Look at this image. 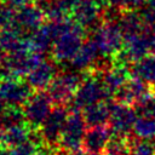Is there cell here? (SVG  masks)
<instances>
[{
  "label": "cell",
  "instance_id": "cell-1",
  "mask_svg": "<svg viewBox=\"0 0 155 155\" xmlns=\"http://www.w3.org/2000/svg\"><path fill=\"white\" fill-rule=\"evenodd\" d=\"M54 22V21H53ZM56 38L52 45V56L57 62H70L84 44L85 28L74 19L56 21Z\"/></svg>",
  "mask_w": 155,
  "mask_h": 155
},
{
  "label": "cell",
  "instance_id": "cell-2",
  "mask_svg": "<svg viewBox=\"0 0 155 155\" xmlns=\"http://www.w3.org/2000/svg\"><path fill=\"white\" fill-rule=\"evenodd\" d=\"M97 46L101 56L113 57L124 46L125 38L117 22L102 21L94 29L90 38Z\"/></svg>",
  "mask_w": 155,
  "mask_h": 155
},
{
  "label": "cell",
  "instance_id": "cell-3",
  "mask_svg": "<svg viewBox=\"0 0 155 155\" xmlns=\"http://www.w3.org/2000/svg\"><path fill=\"white\" fill-rule=\"evenodd\" d=\"M109 98H110V94L108 93L103 84L102 74L94 70H88V74L85 75L71 102L74 104V108L84 109L90 104H93L99 101L109 99Z\"/></svg>",
  "mask_w": 155,
  "mask_h": 155
},
{
  "label": "cell",
  "instance_id": "cell-4",
  "mask_svg": "<svg viewBox=\"0 0 155 155\" xmlns=\"http://www.w3.org/2000/svg\"><path fill=\"white\" fill-rule=\"evenodd\" d=\"M86 130H87V124L84 119L82 111H80V109L74 108L68 115L62 133L59 149L67 151L70 155L82 151V142Z\"/></svg>",
  "mask_w": 155,
  "mask_h": 155
},
{
  "label": "cell",
  "instance_id": "cell-5",
  "mask_svg": "<svg viewBox=\"0 0 155 155\" xmlns=\"http://www.w3.org/2000/svg\"><path fill=\"white\" fill-rule=\"evenodd\" d=\"M84 78L85 75H82V71L75 69L65 70L58 74L47 88V93L51 101L56 105H64L73 101V97Z\"/></svg>",
  "mask_w": 155,
  "mask_h": 155
},
{
  "label": "cell",
  "instance_id": "cell-6",
  "mask_svg": "<svg viewBox=\"0 0 155 155\" xmlns=\"http://www.w3.org/2000/svg\"><path fill=\"white\" fill-rule=\"evenodd\" d=\"M68 115L69 111L64 105H56L54 108H52L47 119L44 121L39 132L41 134L44 145L47 149H59V143Z\"/></svg>",
  "mask_w": 155,
  "mask_h": 155
},
{
  "label": "cell",
  "instance_id": "cell-7",
  "mask_svg": "<svg viewBox=\"0 0 155 155\" xmlns=\"http://www.w3.org/2000/svg\"><path fill=\"white\" fill-rule=\"evenodd\" d=\"M48 93L38 91L33 93L29 99L23 104V113L25 121L31 130H40L44 121L47 119L48 114L52 110V104Z\"/></svg>",
  "mask_w": 155,
  "mask_h": 155
},
{
  "label": "cell",
  "instance_id": "cell-8",
  "mask_svg": "<svg viewBox=\"0 0 155 155\" xmlns=\"http://www.w3.org/2000/svg\"><path fill=\"white\" fill-rule=\"evenodd\" d=\"M45 17L44 10L38 4H27L16 11L13 25L23 34L30 36L44 24Z\"/></svg>",
  "mask_w": 155,
  "mask_h": 155
},
{
  "label": "cell",
  "instance_id": "cell-9",
  "mask_svg": "<svg viewBox=\"0 0 155 155\" xmlns=\"http://www.w3.org/2000/svg\"><path fill=\"white\" fill-rule=\"evenodd\" d=\"M33 88L21 78H10L0 81V97L6 105H23L31 93Z\"/></svg>",
  "mask_w": 155,
  "mask_h": 155
},
{
  "label": "cell",
  "instance_id": "cell-10",
  "mask_svg": "<svg viewBox=\"0 0 155 155\" xmlns=\"http://www.w3.org/2000/svg\"><path fill=\"white\" fill-rule=\"evenodd\" d=\"M137 120V110L128 104L115 103L111 104V111L109 117V126L114 134L127 136L134 126Z\"/></svg>",
  "mask_w": 155,
  "mask_h": 155
},
{
  "label": "cell",
  "instance_id": "cell-11",
  "mask_svg": "<svg viewBox=\"0 0 155 155\" xmlns=\"http://www.w3.org/2000/svg\"><path fill=\"white\" fill-rule=\"evenodd\" d=\"M71 16V19L81 27L94 29L103 21V7H101V2L97 0H81L74 6Z\"/></svg>",
  "mask_w": 155,
  "mask_h": 155
},
{
  "label": "cell",
  "instance_id": "cell-12",
  "mask_svg": "<svg viewBox=\"0 0 155 155\" xmlns=\"http://www.w3.org/2000/svg\"><path fill=\"white\" fill-rule=\"evenodd\" d=\"M111 137L113 131L110 126H91L86 130L82 142V151L87 154H104Z\"/></svg>",
  "mask_w": 155,
  "mask_h": 155
},
{
  "label": "cell",
  "instance_id": "cell-13",
  "mask_svg": "<svg viewBox=\"0 0 155 155\" xmlns=\"http://www.w3.org/2000/svg\"><path fill=\"white\" fill-rule=\"evenodd\" d=\"M18 51H34L30 36L23 34L15 25L0 30V52L11 53Z\"/></svg>",
  "mask_w": 155,
  "mask_h": 155
},
{
  "label": "cell",
  "instance_id": "cell-14",
  "mask_svg": "<svg viewBox=\"0 0 155 155\" xmlns=\"http://www.w3.org/2000/svg\"><path fill=\"white\" fill-rule=\"evenodd\" d=\"M57 67L53 62L44 59L27 75V82L35 91H44L48 88L57 76Z\"/></svg>",
  "mask_w": 155,
  "mask_h": 155
},
{
  "label": "cell",
  "instance_id": "cell-15",
  "mask_svg": "<svg viewBox=\"0 0 155 155\" xmlns=\"http://www.w3.org/2000/svg\"><path fill=\"white\" fill-rule=\"evenodd\" d=\"M102 56H101L97 46L94 45V42L91 39H88V40L84 41V44L81 45V47L79 48L76 54L70 61L71 68L75 70H79V71L91 70L96 65L97 61Z\"/></svg>",
  "mask_w": 155,
  "mask_h": 155
},
{
  "label": "cell",
  "instance_id": "cell-16",
  "mask_svg": "<svg viewBox=\"0 0 155 155\" xmlns=\"http://www.w3.org/2000/svg\"><path fill=\"white\" fill-rule=\"evenodd\" d=\"M130 68L131 67L113 64L108 70H105L102 74L103 84H104L108 93L110 94V97H114V94L128 81V79L131 78Z\"/></svg>",
  "mask_w": 155,
  "mask_h": 155
},
{
  "label": "cell",
  "instance_id": "cell-17",
  "mask_svg": "<svg viewBox=\"0 0 155 155\" xmlns=\"http://www.w3.org/2000/svg\"><path fill=\"white\" fill-rule=\"evenodd\" d=\"M110 111H111V104H109L108 99H104L84 108L82 115L88 127L101 126V125H107V122H109Z\"/></svg>",
  "mask_w": 155,
  "mask_h": 155
},
{
  "label": "cell",
  "instance_id": "cell-18",
  "mask_svg": "<svg viewBox=\"0 0 155 155\" xmlns=\"http://www.w3.org/2000/svg\"><path fill=\"white\" fill-rule=\"evenodd\" d=\"M117 23L125 39L142 34L149 29L147 28L145 23L140 17V13L137 12V10H125Z\"/></svg>",
  "mask_w": 155,
  "mask_h": 155
},
{
  "label": "cell",
  "instance_id": "cell-19",
  "mask_svg": "<svg viewBox=\"0 0 155 155\" xmlns=\"http://www.w3.org/2000/svg\"><path fill=\"white\" fill-rule=\"evenodd\" d=\"M56 38V23L51 21L50 23H44L34 34L30 35V41L33 50L44 53L48 48H52Z\"/></svg>",
  "mask_w": 155,
  "mask_h": 155
},
{
  "label": "cell",
  "instance_id": "cell-20",
  "mask_svg": "<svg viewBox=\"0 0 155 155\" xmlns=\"http://www.w3.org/2000/svg\"><path fill=\"white\" fill-rule=\"evenodd\" d=\"M131 76L138 78L149 85H155V53L148 54L131 65Z\"/></svg>",
  "mask_w": 155,
  "mask_h": 155
},
{
  "label": "cell",
  "instance_id": "cell-21",
  "mask_svg": "<svg viewBox=\"0 0 155 155\" xmlns=\"http://www.w3.org/2000/svg\"><path fill=\"white\" fill-rule=\"evenodd\" d=\"M31 133H33V130L28 126V124L6 128V130H4L2 145L6 147L7 149L17 147V145L29 140L31 138Z\"/></svg>",
  "mask_w": 155,
  "mask_h": 155
},
{
  "label": "cell",
  "instance_id": "cell-22",
  "mask_svg": "<svg viewBox=\"0 0 155 155\" xmlns=\"http://www.w3.org/2000/svg\"><path fill=\"white\" fill-rule=\"evenodd\" d=\"M132 132L137 139L149 140L155 138V116L138 115Z\"/></svg>",
  "mask_w": 155,
  "mask_h": 155
},
{
  "label": "cell",
  "instance_id": "cell-23",
  "mask_svg": "<svg viewBox=\"0 0 155 155\" xmlns=\"http://www.w3.org/2000/svg\"><path fill=\"white\" fill-rule=\"evenodd\" d=\"M1 125L4 130L27 124L23 108L19 105H5L1 109Z\"/></svg>",
  "mask_w": 155,
  "mask_h": 155
},
{
  "label": "cell",
  "instance_id": "cell-24",
  "mask_svg": "<svg viewBox=\"0 0 155 155\" xmlns=\"http://www.w3.org/2000/svg\"><path fill=\"white\" fill-rule=\"evenodd\" d=\"M130 151L131 139L126 136L113 134L104 150V155H130Z\"/></svg>",
  "mask_w": 155,
  "mask_h": 155
},
{
  "label": "cell",
  "instance_id": "cell-25",
  "mask_svg": "<svg viewBox=\"0 0 155 155\" xmlns=\"http://www.w3.org/2000/svg\"><path fill=\"white\" fill-rule=\"evenodd\" d=\"M15 17L16 11L13 6L6 1H0V29H5L13 25Z\"/></svg>",
  "mask_w": 155,
  "mask_h": 155
},
{
  "label": "cell",
  "instance_id": "cell-26",
  "mask_svg": "<svg viewBox=\"0 0 155 155\" xmlns=\"http://www.w3.org/2000/svg\"><path fill=\"white\" fill-rule=\"evenodd\" d=\"M130 155H155V145L143 139H137L136 142L131 139Z\"/></svg>",
  "mask_w": 155,
  "mask_h": 155
},
{
  "label": "cell",
  "instance_id": "cell-27",
  "mask_svg": "<svg viewBox=\"0 0 155 155\" xmlns=\"http://www.w3.org/2000/svg\"><path fill=\"white\" fill-rule=\"evenodd\" d=\"M128 1L130 0H101V2H103L104 6L115 7V8H120V10H127Z\"/></svg>",
  "mask_w": 155,
  "mask_h": 155
},
{
  "label": "cell",
  "instance_id": "cell-28",
  "mask_svg": "<svg viewBox=\"0 0 155 155\" xmlns=\"http://www.w3.org/2000/svg\"><path fill=\"white\" fill-rule=\"evenodd\" d=\"M148 0H130L128 1V8L127 10H138L144 7Z\"/></svg>",
  "mask_w": 155,
  "mask_h": 155
},
{
  "label": "cell",
  "instance_id": "cell-29",
  "mask_svg": "<svg viewBox=\"0 0 155 155\" xmlns=\"http://www.w3.org/2000/svg\"><path fill=\"white\" fill-rule=\"evenodd\" d=\"M6 2H8L10 5H12L13 7H21L23 5H27L29 4L30 0H5Z\"/></svg>",
  "mask_w": 155,
  "mask_h": 155
},
{
  "label": "cell",
  "instance_id": "cell-30",
  "mask_svg": "<svg viewBox=\"0 0 155 155\" xmlns=\"http://www.w3.org/2000/svg\"><path fill=\"white\" fill-rule=\"evenodd\" d=\"M50 155H70V154H68L62 149H54V150H50Z\"/></svg>",
  "mask_w": 155,
  "mask_h": 155
},
{
  "label": "cell",
  "instance_id": "cell-31",
  "mask_svg": "<svg viewBox=\"0 0 155 155\" xmlns=\"http://www.w3.org/2000/svg\"><path fill=\"white\" fill-rule=\"evenodd\" d=\"M34 155H50V149H47V148H45V147H42L38 153H35Z\"/></svg>",
  "mask_w": 155,
  "mask_h": 155
},
{
  "label": "cell",
  "instance_id": "cell-32",
  "mask_svg": "<svg viewBox=\"0 0 155 155\" xmlns=\"http://www.w3.org/2000/svg\"><path fill=\"white\" fill-rule=\"evenodd\" d=\"M1 109H0V114H1ZM2 136H4V127L1 125V115H0V145H2Z\"/></svg>",
  "mask_w": 155,
  "mask_h": 155
},
{
  "label": "cell",
  "instance_id": "cell-33",
  "mask_svg": "<svg viewBox=\"0 0 155 155\" xmlns=\"http://www.w3.org/2000/svg\"><path fill=\"white\" fill-rule=\"evenodd\" d=\"M147 5L150 6V7H153V8H155V0H148L147 1Z\"/></svg>",
  "mask_w": 155,
  "mask_h": 155
},
{
  "label": "cell",
  "instance_id": "cell-34",
  "mask_svg": "<svg viewBox=\"0 0 155 155\" xmlns=\"http://www.w3.org/2000/svg\"><path fill=\"white\" fill-rule=\"evenodd\" d=\"M1 103H2V101H1V97H0V109H1Z\"/></svg>",
  "mask_w": 155,
  "mask_h": 155
}]
</instances>
